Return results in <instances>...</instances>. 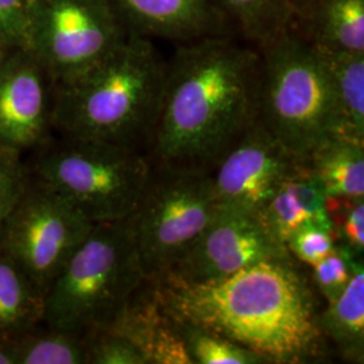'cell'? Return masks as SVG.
<instances>
[{
    "label": "cell",
    "instance_id": "29",
    "mask_svg": "<svg viewBox=\"0 0 364 364\" xmlns=\"http://www.w3.org/2000/svg\"><path fill=\"white\" fill-rule=\"evenodd\" d=\"M296 21H302L320 0H287Z\"/></svg>",
    "mask_w": 364,
    "mask_h": 364
},
{
    "label": "cell",
    "instance_id": "27",
    "mask_svg": "<svg viewBox=\"0 0 364 364\" xmlns=\"http://www.w3.org/2000/svg\"><path fill=\"white\" fill-rule=\"evenodd\" d=\"M336 243L338 239L333 225L308 224L299 228L287 239V248L293 259L312 266L326 258Z\"/></svg>",
    "mask_w": 364,
    "mask_h": 364
},
{
    "label": "cell",
    "instance_id": "23",
    "mask_svg": "<svg viewBox=\"0 0 364 364\" xmlns=\"http://www.w3.org/2000/svg\"><path fill=\"white\" fill-rule=\"evenodd\" d=\"M362 266L363 258L358 257L352 250L338 242L326 258L309 267L318 293L326 302H329L338 299Z\"/></svg>",
    "mask_w": 364,
    "mask_h": 364
},
{
    "label": "cell",
    "instance_id": "7",
    "mask_svg": "<svg viewBox=\"0 0 364 364\" xmlns=\"http://www.w3.org/2000/svg\"><path fill=\"white\" fill-rule=\"evenodd\" d=\"M218 208L210 170L153 166L134 212L136 247L147 281L159 282L168 275Z\"/></svg>",
    "mask_w": 364,
    "mask_h": 364
},
{
    "label": "cell",
    "instance_id": "31",
    "mask_svg": "<svg viewBox=\"0 0 364 364\" xmlns=\"http://www.w3.org/2000/svg\"><path fill=\"white\" fill-rule=\"evenodd\" d=\"M9 50H11V49H7V48H4V46L0 45V58H1L6 53L9 52Z\"/></svg>",
    "mask_w": 364,
    "mask_h": 364
},
{
    "label": "cell",
    "instance_id": "16",
    "mask_svg": "<svg viewBox=\"0 0 364 364\" xmlns=\"http://www.w3.org/2000/svg\"><path fill=\"white\" fill-rule=\"evenodd\" d=\"M299 22L318 48L364 54V0H320Z\"/></svg>",
    "mask_w": 364,
    "mask_h": 364
},
{
    "label": "cell",
    "instance_id": "13",
    "mask_svg": "<svg viewBox=\"0 0 364 364\" xmlns=\"http://www.w3.org/2000/svg\"><path fill=\"white\" fill-rule=\"evenodd\" d=\"M129 36L178 43L221 34L225 16L213 0H109Z\"/></svg>",
    "mask_w": 364,
    "mask_h": 364
},
{
    "label": "cell",
    "instance_id": "20",
    "mask_svg": "<svg viewBox=\"0 0 364 364\" xmlns=\"http://www.w3.org/2000/svg\"><path fill=\"white\" fill-rule=\"evenodd\" d=\"M257 46L297 23L287 0H213Z\"/></svg>",
    "mask_w": 364,
    "mask_h": 364
},
{
    "label": "cell",
    "instance_id": "4",
    "mask_svg": "<svg viewBox=\"0 0 364 364\" xmlns=\"http://www.w3.org/2000/svg\"><path fill=\"white\" fill-rule=\"evenodd\" d=\"M146 284L134 213L95 224L46 290L42 324L91 336L111 326Z\"/></svg>",
    "mask_w": 364,
    "mask_h": 364
},
{
    "label": "cell",
    "instance_id": "28",
    "mask_svg": "<svg viewBox=\"0 0 364 364\" xmlns=\"http://www.w3.org/2000/svg\"><path fill=\"white\" fill-rule=\"evenodd\" d=\"M31 0H0V45L27 48Z\"/></svg>",
    "mask_w": 364,
    "mask_h": 364
},
{
    "label": "cell",
    "instance_id": "6",
    "mask_svg": "<svg viewBox=\"0 0 364 364\" xmlns=\"http://www.w3.org/2000/svg\"><path fill=\"white\" fill-rule=\"evenodd\" d=\"M33 180L64 197L93 224L131 216L153 173L151 161L130 146L63 136L36 150Z\"/></svg>",
    "mask_w": 364,
    "mask_h": 364
},
{
    "label": "cell",
    "instance_id": "19",
    "mask_svg": "<svg viewBox=\"0 0 364 364\" xmlns=\"http://www.w3.org/2000/svg\"><path fill=\"white\" fill-rule=\"evenodd\" d=\"M316 48L332 84L338 107V135L364 142V54Z\"/></svg>",
    "mask_w": 364,
    "mask_h": 364
},
{
    "label": "cell",
    "instance_id": "5",
    "mask_svg": "<svg viewBox=\"0 0 364 364\" xmlns=\"http://www.w3.org/2000/svg\"><path fill=\"white\" fill-rule=\"evenodd\" d=\"M257 48L258 120L287 151L305 159L340 130L321 54L296 25Z\"/></svg>",
    "mask_w": 364,
    "mask_h": 364
},
{
    "label": "cell",
    "instance_id": "1",
    "mask_svg": "<svg viewBox=\"0 0 364 364\" xmlns=\"http://www.w3.org/2000/svg\"><path fill=\"white\" fill-rule=\"evenodd\" d=\"M259 52L221 34L180 43L149 144L156 165L212 170L258 119Z\"/></svg>",
    "mask_w": 364,
    "mask_h": 364
},
{
    "label": "cell",
    "instance_id": "18",
    "mask_svg": "<svg viewBox=\"0 0 364 364\" xmlns=\"http://www.w3.org/2000/svg\"><path fill=\"white\" fill-rule=\"evenodd\" d=\"M318 328L341 358L350 363L364 362V269L352 277L338 299L326 302L318 313Z\"/></svg>",
    "mask_w": 364,
    "mask_h": 364
},
{
    "label": "cell",
    "instance_id": "17",
    "mask_svg": "<svg viewBox=\"0 0 364 364\" xmlns=\"http://www.w3.org/2000/svg\"><path fill=\"white\" fill-rule=\"evenodd\" d=\"M45 296L0 250V338L14 341L42 326Z\"/></svg>",
    "mask_w": 364,
    "mask_h": 364
},
{
    "label": "cell",
    "instance_id": "8",
    "mask_svg": "<svg viewBox=\"0 0 364 364\" xmlns=\"http://www.w3.org/2000/svg\"><path fill=\"white\" fill-rule=\"evenodd\" d=\"M127 36L109 0H31L27 49L54 85L102 61Z\"/></svg>",
    "mask_w": 364,
    "mask_h": 364
},
{
    "label": "cell",
    "instance_id": "26",
    "mask_svg": "<svg viewBox=\"0 0 364 364\" xmlns=\"http://www.w3.org/2000/svg\"><path fill=\"white\" fill-rule=\"evenodd\" d=\"M88 364H150L149 358L130 338L111 331L90 336Z\"/></svg>",
    "mask_w": 364,
    "mask_h": 364
},
{
    "label": "cell",
    "instance_id": "9",
    "mask_svg": "<svg viewBox=\"0 0 364 364\" xmlns=\"http://www.w3.org/2000/svg\"><path fill=\"white\" fill-rule=\"evenodd\" d=\"M93 225L64 197L30 178L25 193L6 224L0 250L45 296Z\"/></svg>",
    "mask_w": 364,
    "mask_h": 364
},
{
    "label": "cell",
    "instance_id": "14",
    "mask_svg": "<svg viewBox=\"0 0 364 364\" xmlns=\"http://www.w3.org/2000/svg\"><path fill=\"white\" fill-rule=\"evenodd\" d=\"M258 216L267 231L285 246L287 239L304 225H332L328 197L305 159L279 185Z\"/></svg>",
    "mask_w": 364,
    "mask_h": 364
},
{
    "label": "cell",
    "instance_id": "22",
    "mask_svg": "<svg viewBox=\"0 0 364 364\" xmlns=\"http://www.w3.org/2000/svg\"><path fill=\"white\" fill-rule=\"evenodd\" d=\"M173 320L192 364H270L213 329L176 317Z\"/></svg>",
    "mask_w": 364,
    "mask_h": 364
},
{
    "label": "cell",
    "instance_id": "21",
    "mask_svg": "<svg viewBox=\"0 0 364 364\" xmlns=\"http://www.w3.org/2000/svg\"><path fill=\"white\" fill-rule=\"evenodd\" d=\"M39 326L11 341L15 364H88L90 336Z\"/></svg>",
    "mask_w": 364,
    "mask_h": 364
},
{
    "label": "cell",
    "instance_id": "15",
    "mask_svg": "<svg viewBox=\"0 0 364 364\" xmlns=\"http://www.w3.org/2000/svg\"><path fill=\"white\" fill-rule=\"evenodd\" d=\"M328 198L363 200L364 142L333 135L305 158Z\"/></svg>",
    "mask_w": 364,
    "mask_h": 364
},
{
    "label": "cell",
    "instance_id": "11",
    "mask_svg": "<svg viewBox=\"0 0 364 364\" xmlns=\"http://www.w3.org/2000/svg\"><path fill=\"white\" fill-rule=\"evenodd\" d=\"M302 161L257 119L210 170L218 204L258 215Z\"/></svg>",
    "mask_w": 364,
    "mask_h": 364
},
{
    "label": "cell",
    "instance_id": "2",
    "mask_svg": "<svg viewBox=\"0 0 364 364\" xmlns=\"http://www.w3.org/2000/svg\"><path fill=\"white\" fill-rule=\"evenodd\" d=\"M151 284L170 316L213 329L270 364L306 363L323 353L312 289L293 258L262 260L208 284Z\"/></svg>",
    "mask_w": 364,
    "mask_h": 364
},
{
    "label": "cell",
    "instance_id": "10",
    "mask_svg": "<svg viewBox=\"0 0 364 364\" xmlns=\"http://www.w3.org/2000/svg\"><path fill=\"white\" fill-rule=\"evenodd\" d=\"M278 258L291 255L267 231L258 215L219 205L207 228L161 281L208 284L254 263Z\"/></svg>",
    "mask_w": 364,
    "mask_h": 364
},
{
    "label": "cell",
    "instance_id": "25",
    "mask_svg": "<svg viewBox=\"0 0 364 364\" xmlns=\"http://www.w3.org/2000/svg\"><path fill=\"white\" fill-rule=\"evenodd\" d=\"M328 212L338 243H343L358 257L363 258L364 198H328Z\"/></svg>",
    "mask_w": 364,
    "mask_h": 364
},
{
    "label": "cell",
    "instance_id": "24",
    "mask_svg": "<svg viewBox=\"0 0 364 364\" xmlns=\"http://www.w3.org/2000/svg\"><path fill=\"white\" fill-rule=\"evenodd\" d=\"M30 178V170L23 162L22 154L0 147V240Z\"/></svg>",
    "mask_w": 364,
    "mask_h": 364
},
{
    "label": "cell",
    "instance_id": "12",
    "mask_svg": "<svg viewBox=\"0 0 364 364\" xmlns=\"http://www.w3.org/2000/svg\"><path fill=\"white\" fill-rule=\"evenodd\" d=\"M53 93L52 77L27 48L0 58V147L23 154L50 139Z\"/></svg>",
    "mask_w": 364,
    "mask_h": 364
},
{
    "label": "cell",
    "instance_id": "3",
    "mask_svg": "<svg viewBox=\"0 0 364 364\" xmlns=\"http://www.w3.org/2000/svg\"><path fill=\"white\" fill-rule=\"evenodd\" d=\"M165 76L153 41L127 36L102 61L54 85L53 129L65 138L139 149L150 141Z\"/></svg>",
    "mask_w": 364,
    "mask_h": 364
},
{
    "label": "cell",
    "instance_id": "30",
    "mask_svg": "<svg viewBox=\"0 0 364 364\" xmlns=\"http://www.w3.org/2000/svg\"><path fill=\"white\" fill-rule=\"evenodd\" d=\"M0 364H15L13 343L0 338Z\"/></svg>",
    "mask_w": 364,
    "mask_h": 364
}]
</instances>
